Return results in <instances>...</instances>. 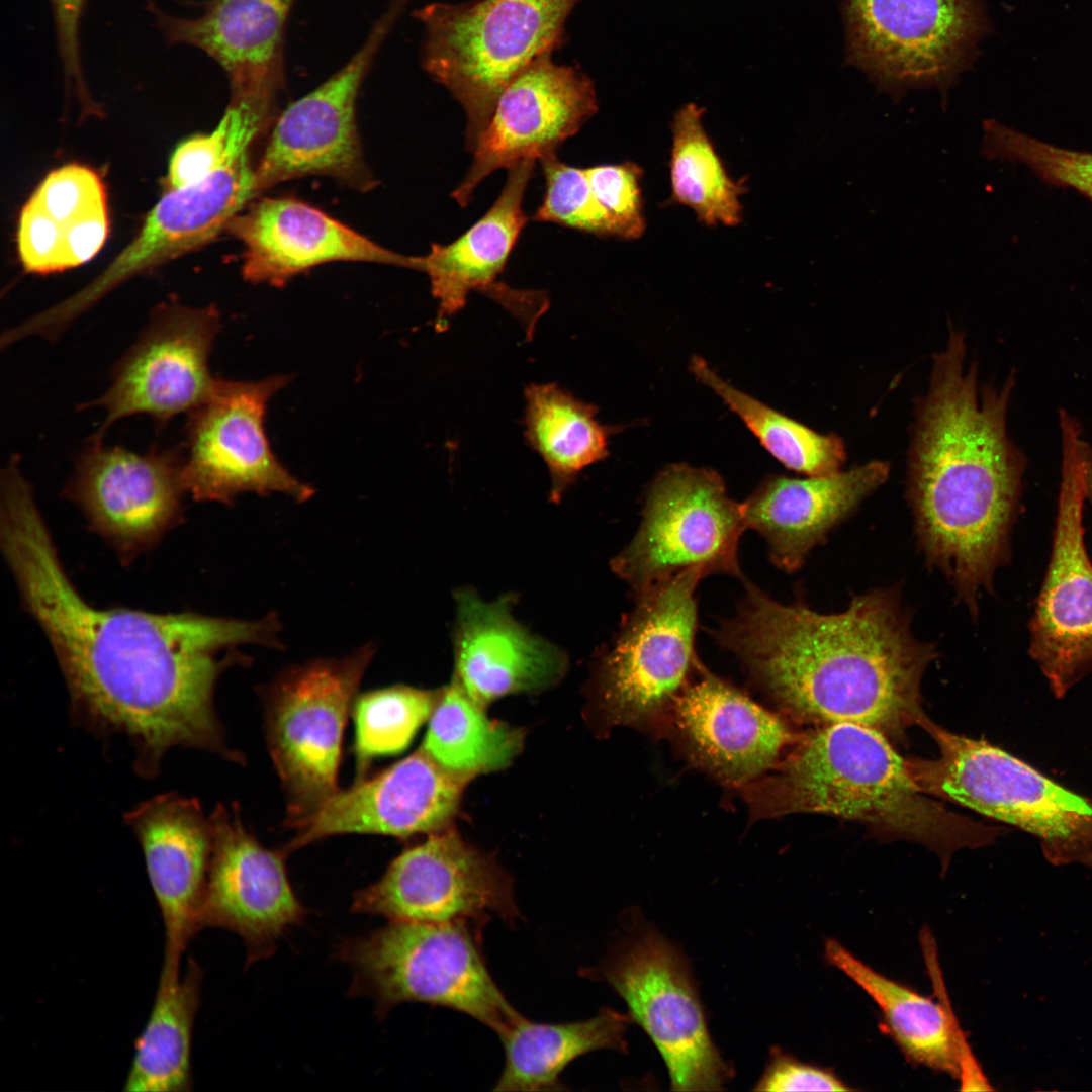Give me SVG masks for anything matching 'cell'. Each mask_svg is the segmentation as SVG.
<instances>
[{
	"label": "cell",
	"instance_id": "1",
	"mask_svg": "<svg viewBox=\"0 0 1092 1092\" xmlns=\"http://www.w3.org/2000/svg\"><path fill=\"white\" fill-rule=\"evenodd\" d=\"M0 547L23 608L54 651L75 717L96 732L128 736L138 774L155 777L175 746L239 759L225 744L213 696L219 675L244 656L218 654L249 643L280 648L277 615L246 621L92 606L29 496L2 507Z\"/></svg>",
	"mask_w": 1092,
	"mask_h": 1092
},
{
	"label": "cell",
	"instance_id": "2",
	"mask_svg": "<svg viewBox=\"0 0 1092 1092\" xmlns=\"http://www.w3.org/2000/svg\"><path fill=\"white\" fill-rule=\"evenodd\" d=\"M743 584L736 615L713 636L792 718L858 724L895 742L927 718L921 684L937 652L915 637L898 588L867 592L824 614Z\"/></svg>",
	"mask_w": 1092,
	"mask_h": 1092
},
{
	"label": "cell",
	"instance_id": "3",
	"mask_svg": "<svg viewBox=\"0 0 1092 1092\" xmlns=\"http://www.w3.org/2000/svg\"><path fill=\"white\" fill-rule=\"evenodd\" d=\"M964 336L951 331L934 357L909 453L907 497L915 537L929 568L945 575L973 617L1009 558V539L1025 468L1006 416L1014 379L984 387L965 372Z\"/></svg>",
	"mask_w": 1092,
	"mask_h": 1092
},
{
	"label": "cell",
	"instance_id": "4",
	"mask_svg": "<svg viewBox=\"0 0 1092 1092\" xmlns=\"http://www.w3.org/2000/svg\"><path fill=\"white\" fill-rule=\"evenodd\" d=\"M776 775L747 791L761 817L818 813L919 843L947 868L951 855L995 841L998 830L947 810L914 781L881 732L852 723L815 726Z\"/></svg>",
	"mask_w": 1092,
	"mask_h": 1092
},
{
	"label": "cell",
	"instance_id": "5",
	"mask_svg": "<svg viewBox=\"0 0 1092 1092\" xmlns=\"http://www.w3.org/2000/svg\"><path fill=\"white\" fill-rule=\"evenodd\" d=\"M485 925L389 921L367 935L340 939L334 957L353 972L349 995L371 999L380 1019L401 1003H425L464 1013L499 1036L522 1014L489 972Z\"/></svg>",
	"mask_w": 1092,
	"mask_h": 1092
},
{
	"label": "cell",
	"instance_id": "6",
	"mask_svg": "<svg viewBox=\"0 0 1092 1092\" xmlns=\"http://www.w3.org/2000/svg\"><path fill=\"white\" fill-rule=\"evenodd\" d=\"M938 749L906 759L918 787L1034 836L1053 866L1092 870V798L1080 795L984 739L921 726Z\"/></svg>",
	"mask_w": 1092,
	"mask_h": 1092
},
{
	"label": "cell",
	"instance_id": "7",
	"mask_svg": "<svg viewBox=\"0 0 1092 1092\" xmlns=\"http://www.w3.org/2000/svg\"><path fill=\"white\" fill-rule=\"evenodd\" d=\"M579 0H479L432 3L417 11L422 65L467 116L471 151L506 86L536 59L560 48Z\"/></svg>",
	"mask_w": 1092,
	"mask_h": 1092
},
{
	"label": "cell",
	"instance_id": "8",
	"mask_svg": "<svg viewBox=\"0 0 1092 1092\" xmlns=\"http://www.w3.org/2000/svg\"><path fill=\"white\" fill-rule=\"evenodd\" d=\"M375 650L367 643L342 658L293 665L260 689L290 828H300L339 790L343 732Z\"/></svg>",
	"mask_w": 1092,
	"mask_h": 1092
},
{
	"label": "cell",
	"instance_id": "9",
	"mask_svg": "<svg viewBox=\"0 0 1092 1092\" xmlns=\"http://www.w3.org/2000/svg\"><path fill=\"white\" fill-rule=\"evenodd\" d=\"M583 977L607 983L660 1053L673 1091H719L732 1069L711 1038L699 993L680 950L642 926Z\"/></svg>",
	"mask_w": 1092,
	"mask_h": 1092
},
{
	"label": "cell",
	"instance_id": "10",
	"mask_svg": "<svg viewBox=\"0 0 1092 1092\" xmlns=\"http://www.w3.org/2000/svg\"><path fill=\"white\" fill-rule=\"evenodd\" d=\"M844 18L848 62L895 99L945 95L989 30L980 0H848Z\"/></svg>",
	"mask_w": 1092,
	"mask_h": 1092
},
{
	"label": "cell",
	"instance_id": "11",
	"mask_svg": "<svg viewBox=\"0 0 1092 1092\" xmlns=\"http://www.w3.org/2000/svg\"><path fill=\"white\" fill-rule=\"evenodd\" d=\"M745 529L742 504L728 496L717 472L671 465L651 484L638 532L612 568L636 596L690 568L741 576Z\"/></svg>",
	"mask_w": 1092,
	"mask_h": 1092
},
{
	"label": "cell",
	"instance_id": "12",
	"mask_svg": "<svg viewBox=\"0 0 1092 1092\" xmlns=\"http://www.w3.org/2000/svg\"><path fill=\"white\" fill-rule=\"evenodd\" d=\"M290 381L276 374L255 381L217 379L211 395L190 413L183 480L197 502L233 504L244 493L310 499L314 488L274 454L265 431L271 398Z\"/></svg>",
	"mask_w": 1092,
	"mask_h": 1092
},
{
	"label": "cell",
	"instance_id": "13",
	"mask_svg": "<svg viewBox=\"0 0 1092 1092\" xmlns=\"http://www.w3.org/2000/svg\"><path fill=\"white\" fill-rule=\"evenodd\" d=\"M1062 467L1051 559L1030 621L1029 653L1056 698L1092 670V564L1082 525L1084 453L1077 422L1061 413Z\"/></svg>",
	"mask_w": 1092,
	"mask_h": 1092
},
{
	"label": "cell",
	"instance_id": "14",
	"mask_svg": "<svg viewBox=\"0 0 1092 1092\" xmlns=\"http://www.w3.org/2000/svg\"><path fill=\"white\" fill-rule=\"evenodd\" d=\"M706 574L687 569L637 595L599 667L603 705L614 723L633 724L673 703L700 666L695 592Z\"/></svg>",
	"mask_w": 1092,
	"mask_h": 1092
},
{
	"label": "cell",
	"instance_id": "15",
	"mask_svg": "<svg viewBox=\"0 0 1092 1092\" xmlns=\"http://www.w3.org/2000/svg\"><path fill=\"white\" fill-rule=\"evenodd\" d=\"M351 911L428 923L486 924L495 915L513 926L522 918L510 876L453 831L404 850L377 882L354 894Z\"/></svg>",
	"mask_w": 1092,
	"mask_h": 1092
},
{
	"label": "cell",
	"instance_id": "16",
	"mask_svg": "<svg viewBox=\"0 0 1092 1092\" xmlns=\"http://www.w3.org/2000/svg\"><path fill=\"white\" fill-rule=\"evenodd\" d=\"M406 0H393L363 46L330 79L289 105L255 167V192L310 175L365 191L374 186L356 126L360 86Z\"/></svg>",
	"mask_w": 1092,
	"mask_h": 1092
},
{
	"label": "cell",
	"instance_id": "17",
	"mask_svg": "<svg viewBox=\"0 0 1092 1092\" xmlns=\"http://www.w3.org/2000/svg\"><path fill=\"white\" fill-rule=\"evenodd\" d=\"M185 493L182 453H135L98 438L79 456L63 491L123 563L180 523Z\"/></svg>",
	"mask_w": 1092,
	"mask_h": 1092
},
{
	"label": "cell",
	"instance_id": "18",
	"mask_svg": "<svg viewBox=\"0 0 1092 1092\" xmlns=\"http://www.w3.org/2000/svg\"><path fill=\"white\" fill-rule=\"evenodd\" d=\"M219 328L213 306L166 303L156 308L115 366L108 389L92 402L105 412L93 438L101 439L125 417L144 414L162 424L202 404L217 382L209 356Z\"/></svg>",
	"mask_w": 1092,
	"mask_h": 1092
},
{
	"label": "cell",
	"instance_id": "19",
	"mask_svg": "<svg viewBox=\"0 0 1092 1092\" xmlns=\"http://www.w3.org/2000/svg\"><path fill=\"white\" fill-rule=\"evenodd\" d=\"M255 196V168L249 153L198 183L173 188L149 213L135 239L99 276L31 317L33 331L56 339L124 280L215 238Z\"/></svg>",
	"mask_w": 1092,
	"mask_h": 1092
},
{
	"label": "cell",
	"instance_id": "20",
	"mask_svg": "<svg viewBox=\"0 0 1092 1092\" xmlns=\"http://www.w3.org/2000/svg\"><path fill=\"white\" fill-rule=\"evenodd\" d=\"M209 820L212 851L200 928L220 927L238 934L250 966L271 957L280 937L305 922L308 909L288 879L286 849L262 846L235 806L218 805Z\"/></svg>",
	"mask_w": 1092,
	"mask_h": 1092
},
{
	"label": "cell",
	"instance_id": "21",
	"mask_svg": "<svg viewBox=\"0 0 1092 1092\" xmlns=\"http://www.w3.org/2000/svg\"><path fill=\"white\" fill-rule=\"evenodd\" d=\"M541 56L503 90L492 115L477 138L473 161L452 197L466 206L476 187L492 172L523 160L556 155L597 111L590 78L576 67Z\"/></svg>",
	"mask_w": 1092,
	"mask_h": 1092
},
{
	"label": "cell",
	"instance_id": "22",
	"mask_svg": "<svg viewBox=\"0 0 1092 1092\" xmlns=\"http://www.w3.org/2000/svg\"><path fill=\"white\" fill-rule=\"evenodd\" d=\"M536 160H523L508 169L497 199L474 224L453 242L432 244L418 257L438 303L436 325L444 330L450 317L466 304L472 291H481L515 315L531 338L537 321L548 308L541 292L519 291L497 282L524 228L523 198Z\"/></svg>",
	"mask_w": 1092,
	"mask_h": 1092
},
{
	"label": "cell",
	"instance_id": "23",
	"mask_svg": "<svg viewBox=\"0 0 1092 1092\" xmlns=\"http://www.w3.org/2000/svg\"><path fill=\"white\" fill-rule=\"evenodd\" d=\"M466 782L421 748L377 776L338 790L297 829L286 850L337 834L434 833L456 813Z\"/></svg>",
	"mask_w": 1092,
	"mask_h": 1092
},
{
	"label": "cell",
	"instance_id": "24",
	"mask_svg": "<svg viewBox=\"0 0 1092 1092\" xmlns=\"http://www.w3.org/2000/svg\"><path fill=\"white\" fill-rule=\"evenodd\" d=\"M142 846L165 929L164 960L181 963L200 928L212 851L209 818L197 800L166 793L124 815Z\"/></svg>",
	"mask_w": 1092,
	"mask_h": 1092
},
{
	"label": "cell",
	"instance_id": "25",
	"mask_svg": "<svg viewBox=\"0 0 1092 1092\" xmlns=\"http://www.w3.org/2000/svg\"><path fill=\"white\" fill-rule=\"evenodd\" d=\"M244 245L242 273L256 284L282 287L312 267L362 261L417 269V257L387 250L323 211L291 198H262L228 226Z\"/></svg>",
	"mask_w": 1092,
	"mask_h": 1092
},
{
	"label": "cell",
	"instance_id": "26",
	"mask_svg": "<svg viewBox=\"0 0 1092 1092\" xmlns=\"http://www.w3.org/2000/svg\"><path fill=\"white\" fill-rule=\"evenodd\" d=\"M293 0H210L201 15L184 18L151 3L156 26L170 44L195 47L230 80L232 100L277 106L284 88V33Z\"/></svg>",
	"mask_w": 1092,
	"mask_h": 1092
},
{
	"label": "cell",
	"instance_id": "27",
	"mask_svg": "<svg viewBox=\"0 0 1092 1092\" xmlns=\"http://www.w3.org/2000/svg\"><path fill=\"white\" fill-rule=\"evenodd\" d=\"M673 706L691 756L729 784L750 783L774 767L785 748L800 738L779 716L703 668Z\"/></svg>",
	"mask_w": 1092,
	"mask_h": 1092
},
{
	"label": "cell",
	"instance_id": "28",
	"mask_svg": "<svg viewBox=\"0 0 1092 1092\" xmlns=\"http://www.w3.org/2000/svg\"><path fill=\"white\" fill-rule=\"evenodd\" d=\"M921 941L938 1002L878 973L834 939L826 940L824 953L876 1002L908 1061L959 1079L962 1091L993 1090L952 1012L929 931L922 932Z\"/></svg>",
	"mask_w": 1092,
	"mask_h": 1092
},
{
	"label": "cell",
	"instance_id": "29",
	"mask_svg": "<svg viewBox=\"0 0 1092 1092\" xmlns=\"http://www.w3.org/2000/svg\"><path fill=\"white\" fill-rule=\"evenodd\" d=\"M889 472L887 462L871 461L822 476L770 477L741 503L747 528L765 539L777 567L794 572Z\"/></svg>",
	"mask_w": 1092,
	"mask_h": 1092
},
{
	"label": "cell",
	"instance_id": "30",
	"mask_svg": "<svg viewBox=\"0 0 1092 1092\" xmlns=\"http://www.w3.org/2000/svg\"><path fill=\"white\" fill-rule=\"evenodd\" d=\"M455 678L485 706L509 694L547 688L563 674L566 659L512 616L508 600L482 601L472 590L456 595Z\"/></svg>",
	"mask_w": 1092,
	"mask_h": 1092
},
{
	"label": "cell",
	"instance_id": "31",
	"mask_svg": "<svg viewBox=\"0 0 1092 1092\" xmlns=\"http://www.w3.org/2000/svg\"><path fill=\"white\" fill-rule=\"evenodd\" d=\"M107 233L101 179L85 166L69 164L51 172L24 205L17 235L20 259L33 273L77 267L100 251Z\"/></svg>",
	"mask_w": 1092,
	"mask_h": 1092
},
{
	"label": "cell",
	"instance_id": "32",
	"mask_svg": "<svg viewBox=\"0 0 1092 1092\" xmlns=\"http://www.w3.org/2000/svg\"><path fill=\"white\" fill-rule=\"evenodd\" d=\"M628 1015L603 1007L594 1017L535 1022L523 1015L498 1037L505 1064L494 1091H564L561 1073L577 1058L600 1050L627 1052Z\"/></svg>",
	"mask_w": 1092,
	"mask_h": 1092
},
{
	"label": "cell",
	"instance_id": "33",
	"mask_svg": "<svg viewBox=\"0 0 1092 1092\" xmlns=\"http://www.w3.org/2000/svg\"><path fill=\"white\" fill-rule=\"evenodd\" d=\"M201 982L202 971L194 960L190 959L184 974L179 963L163 961L153 1008L135 1042L124 1091L191 1090V1040Z\"/></svg>",
	"mask_w": 1092,
	"mask_h": 1092
},
{
	"label": "cell",
	"instance_id": "34",
	"mask_svg": "<svg viewBox=\"0 0 1092 1092\" xmlns=\"http://www.w3.org/2000/svg\"><path fill=\"white\" fill-rule=\"evenodd\" d=\"M524 398L526 443L546 464L558 500L582 470L607 458L609 429L595 405L556 383H531Z\"/></svg>",
	"mask_w": 1092,
	"mask_h": 1092
},
{
	"label": "cell",
	"instance_id": "35",
	"mask_svg": "<svg viewBox=\"0 0 1092 1092\" xmlns=\"http://www.w3.org/2000/svg\"><path fill=\"white\" fill-rule=\"evenodd\" d=\"M454 677L439 692L422 749L448 771L469 780L508 766L522 746L519 730L490 720Z\"/></svg>",
	"mask_w": 1092,
	"mask_h": 1092
},
{
	"label": "cell",
	"instance_id": "36",
	"mask_svg": "<svg viewBox=\"0 0 1092 1092\" xmlns=\"http://www.w3.org/2000/svg\"><path fill=\"white\" fill-rule=\"evenodd\" d=\"M703 109L690 103L672 121L671 200L691 208L704 224L735 226L742 219L744 185L735 182L710 141Z\"/></svg>",
	"mask_w": 1092,
	"mask_h": 1092
},
{
	"label": "cell",
	"instance_id": "37",
	"mask_svg": "<svg viewBox=\"0 0 1092 1092\" xmlns=\"http://www.w3.org/2000/svg\"><path fill=\"white\" fill-rule=\"evenodd\" d=\"M691 369L698 380L713 389L745 423L762 446L783 465L807 476L841 470L845 446L836 435H822L736 389L698 357Z\"/></svg>",
	"mask_w": 1092,
	"mask_h": 1092
},
{
	"label": "cell",
	"instance_id": "38",
	"mask_svg": "<svg viewBox=\"0 0 1092 1092\" xmlns=\"http://www.w3.org/2000/svg\"><path fill=\"white\" fill-rule=\"evenodd\" d=\"M439 692L402 685L373 690L356 697L354 752L357 780L365 778L372 761L404 750L430 718Z\"/></svg>",
	"mask_w": 1092,
	"mask_h": 1092
},
{
	"label": "cell",
	"instance_id": "39",
	"mask_svg": "<svg viewBox=\"0 0 1092 1092\" xmlns=\"http://www.w3.org/2000/svg\"><path fill=\"white\" fill-rule=\"evenodd\" d=\"M273 115L251 103L231 100L211 133L190 138L174 151L169 165L173 188L198 183L249 153Z\"/></svg>",
	"mask_w": 1092,
	"mask_h": 1092
},
{
	"label": "cell",
	"instance_id": "40",
	"mask_svg": "<svg viewBox=\"0 0 1092 1092\" xmlns=\"http://www.w3.org/2000/svg\"><path fill=\"white\" fill-rule=\"evenodd\" d=\"M981 154L989 160L1024 165L1044 183L1073 189L1092 203V151L1060 147L987 119Z\"/></svg>",
	"mask_w": 1092,
	"mask_h": 1092
},
{
	"label": "cell",
	"instance_id": "41",
	"mask_svg": "<svg viewBox=\"0 0 1092 1092\" xmlns=\"http://www.w3.org/2000/svg\"><path fill=\"white\" fill-rule=\"evenodd\" d=\"M539 161L545 178V192L533 220L553 222L595 236L621 238L618 225L595 196L584 168L565 164L556 155Z\"/></svg>",
	"mask_w": 1092,
	"mask_h": 1092
},
{
	"label": "cell",
	"instance_id": "42",
	"mask_svg": "<svg viewBox=\"0 0 1092 1092\" xmlns=\"http://www.w3.org/2000/svg\"><path fill=\"white\" fill-rule=\"evenodd\" d=\"M598 201L619 228L621 238L638 239L645 231L640 180L641 168L633 162L584 168Z\"/></svg>",
	"mask_w": 1092,
	"mask_h": 1092
},
{
	"label": "cell",
	"instance_id": "43",
	"mask_svg": "<svg viewBox=\"0 0 1092 1092\" xmlns=\"http://www.w3.org/2000/svg\"><path fill=\"white\" fill-rule=\"evenodd\" d=\"M753 1090L783 1092L852 1089L831 1069L802 1062L779 1046H774L769 1053V1061Z\"/></svg>",
	"mask_w": 1092,
	"mask_h": 1092
},
{
	"label": "cell",
	"instance_id": "44",
	"mask_svg": "<svg viewBox=\"0 0 1092 1092\" xmlns=\"http://www.w3.org/2000/svg\"><path fill=\"white\" fill-rule=\"evenodd\" d=\"M51 3L65 83L81 102L91 106L80 47V25L86 0H51Z\"/></svg>",
	"mask_w": 1092,
	"mask_h": 1092
},
{
	"label": "cell",
	"instance_id": "45",
	"mask_svg": "<svg viewBox=\"0 0 1092 1092\" xmlns=\"http://www.w3.org/2000/svg\"><path fill=\"white\" fill-rule=\"evenodd\" d=\"M1084 482L1086 500H1088L1092 507V448L1087 446L1084 453Z\"/></svg>",
	"mask_w": 1092,
	"mask_h": 1092
}]
</instances>
